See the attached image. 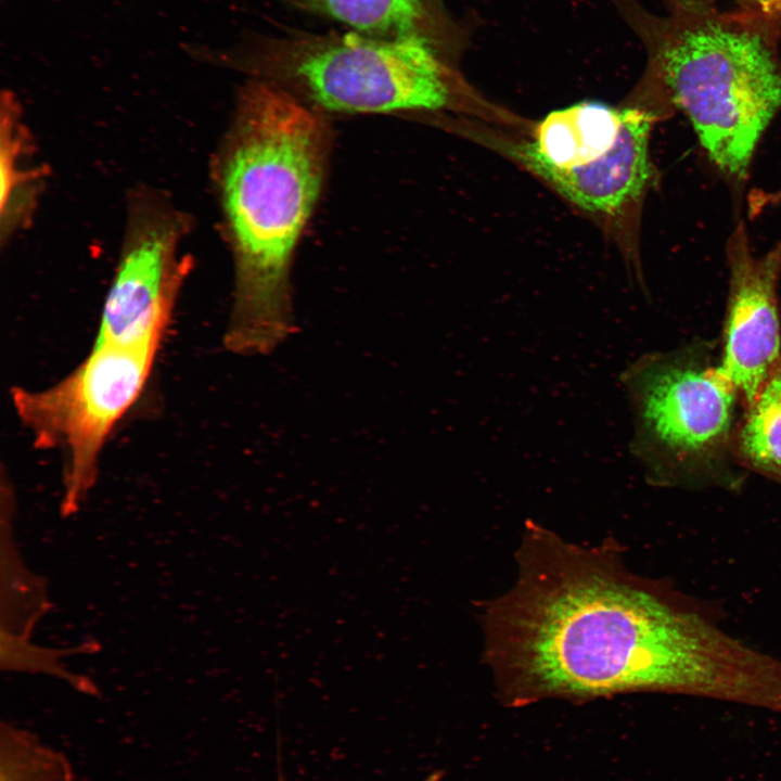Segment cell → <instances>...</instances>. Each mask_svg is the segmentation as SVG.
<instances>
[{
	"instance_id": "1",
	"label": "cell",
	"mask_w": 781,
	"mask_h": 781,
	"mask_svg": "<svg viewBox=\"0 0 781 781\" xmlns=\"http://www.w3.org/2000/svg\"><path fill=\"white\" fill-rule=\"evenodd\" d=\"M516 559L515 585L483 614L508 703L660 691L764 707L776 694L779 658L673 604L612 541L580 547L529 521Z\"/></svg>"
},
{
	"instance_id": "2",
	"label": "cell",
	"mask_w": 781,
	"mask_h": 781,
	"mask_svg": "<svg viewBox=\"0 0 781 781\" xmlns=\"http://www.w3.org/2000/svg\"><path fill=\"white\" fill-rule=\"evenodd\" d=\"M327 132L286 90L254 80L218 165L235 281L225 347L265 356L295 331L290 270L322 182Z\"/></svg>"
},
{
	"instance_id": "3",
	"label": "cell",
	"mask_w": 781,
	"mask_h": 781,
	"mask_svg": "<svg viewBox=\"0 0 781 781\" xmlns=\"http://www.w3.org/2000/svg\"><path fill=\"white\" fill-rule=\"evenodd\" d=\"M652 69L725 175L746 178L781 110V67L753 30L703 7L680 4L662 25Z\"/></svg>"
},
{
	"instance_id": "4",
	"label": "cell",
	"mask_w": 781,
	"mask_h": 781,
	"mask_svg": "<svg viewBox=\"0 0 781 781\" xmlns=\"http://www.w3.org/2000/svg\"><path fill=\"white\" fill-rule=\"evenodd\" d=\"M713 351L699 341L644 354L619 376L632 417L630 450L653 485L730 489L742 482L734 452L742 401Z\"/></svg>"
},
{
	"instance_id": "5",
	"label": "cell",
	"mask_w": 781,
	"mask_h": 781,
	"mask_svg": "<svg viewBox=\"0 0 781 781\" xmlns=\"http://www.w3.org/2000/svg\"><path fill=\"white\" fill-rule=\"evenodd\" d=\"M257 43L247 63L328 111H437L454 97L453 74L424 36L297 35Z\"/></svg>"
},
{
	"instance_id": "6",
	"label": "cell",
	"mask_w": 781,
	"mask_h": 781,
	"mask_svg": "<svg viewBox=\"0 0 781 781\" xmlns=\"http://www.w3.org/2000/svg\"><path fill=\"white\" fill-rule=\"evenodd\" d=\"M162 341L93 342L61 381L43 389H11L12 407L35 447L63 456V515L75 513L94 486L104 445L141 394Z\"/></svg>"
},
{
	"instance_id": "7",
	"label": "cell",
	"mask_w": 781,
	"mask_h": 781,
	"mask_svg": "<svg viewBox=\"0 0 781 781\" xmlns=\"http://www.w3.org/2000/svg\"><path fill=\"white\" fill-rule=\"evenodd\" d=\"M654 112L582 101L555 110L512 155L584 210L619 213L639 202L653 178Z\"/></svg>"
},
{
	"instance_id": "8",
	"label": "cell",
	"mask_w": 781,
	"mask_h": 781,
	"mask_svg": "<svg viewBox=\"0 0 781 781\" xmlns=\"http://www.w3.org/2000/svg\"><path fill=\"white\" fill-rule=\"evenodd\" d=\"M182 223L163 213L138 216L106 294L93 342L164 337L191 260L180 253Z\"/></svg>"
},
{
	"instance_id": "9",
	"label": "cell",
	"mask_w": 781,
	"mask_h": 781,
	"mask_svg": "<svg viewBox=\"0 0 781 781\" xmlns=\"http://www.w3.org/2000/svg\"><path fill=\"white\" fill-rule=\"evenodd\" d=\"M727 263L728 302L717 370L745 407L781 361V242L755 255L746 228L740 222L727 243Z\"/></svg>"
},
{
	"instance_id": "10",
	"label": "cell",
	"mask_w": 781,
	"mask_h": 781,
	"mask_svg": "<svg viewBox=\"0 0 781 781\" xmlns=\"http://www.w3.org/2000/svg\"><path fill=\"white\" fill-rule=\"evenodd\" d=\"M734 452L743 469L781 484V361L743 407Z\"/></svg>"
},
{
	"instance_id": "11",
	"label": "cell",
	"mask_w": 781,
	"mask_h": 781,
	"mask_svg": "<svg viewBox=\"0 0 781 781\" xmlns=\"http://www.w3.org/2000/svg\"><path fill=\"white\" fill-rule=\"evenodd\" d=\"M345 23L361 34L398 38L427 34L428 0H277Z\"/></svg>"
},
{
	"instance_id": "12",
	"label": "cell",
	"mask_w": 781,
	"mask_h": 781,
	"mask_svg": "<svg viewBox=\"0 0 781 781\" xmlns=\"http://www.w3.org/2000/svg\"><path fill=\"white\" fill-rule=\"evenodd\" d=\"M28 138L20 120L13 94H2L1 104V226L12 231L25 219L34 204L41 174L25 163Z\"/></svg>"
},
{
	"instance_id": "13",
	"label": "cell",
	"mask_w": 781,
	"mask_h": 781,
	"mask_svg": "<svg viewBox=\"0 0 781 781\" xmlns=\"http://www.w3.org/2000/svg\"><path fill=\"white\" fill-rule=\"evenodd\" d=\"M0 781H74L67 757L26 729L1 722Z\"/></svg>"
},
{
	"instance_id": "14",
	"label": "cell",
	"mask_w": 781,
	"mask_h": 781,
	"mask_svg": "<svg viewBox=\"0 0 781 781\" xmlns=\"http://www.w3.org/2000/svg\"><path fill=\"white\" fill-rule=\"evenodd\" d=\"M28 636L17 635L1 628V668L29 673H43L68 682L77 691L97 695V687L85 677L65 670L59 660L74 653L93 651L90 644L69 650H51L31 644Z\"/></svg>"
},
{
	"instance_id": "15",
	"label": "cell",
	"mask_w": 781,
	"mask_h": 781,
	"mask_svg": "<svg viewBox=\"0 0 781 781\" xmlns=\"http://www.w3.org/2000/svg\"><path fill=\"white\" fill-rule=\"evenodd\" d=\"M750 10L767 15L781 17V0H741Z\"/></svg>"
},
{
	"instance_id": "16",
	"label": "cell",
	"mask_w": 781,
	"mask_h": 781,
	"mask_svg": "<svg viewBox=\"0 0 781 781\" xmlns=\"http://www.w3.org/2000/svg\"><path fill=\"white\" fill-rule=\"evenodd\" d=\"M776 194H777L778 199L781 200V189L776 191Z\"/></svg>"
}]
</instances>
